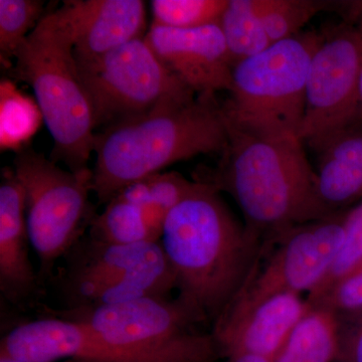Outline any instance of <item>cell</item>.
Wrapping results in <instances>:
<instances>
[{
    "instance_id": "cell-1",
    "label": "cell",
    "mask_w": 362,
    "mask_h": 362,
    "mask_svg": "<svg viewBox=\"0 0 362 362\" xmlns=\"http://www.w3.org/2000/svg\"><path fill=\"white\" fill-rule=\"evenodd\" d=\"M218 192L195 180L169 213L160 239L177 297L214 324L246 283L264 243L238 221Z\"/></svg>"
},
{
    "instance_id": "cell-2",
    "label": "cell",
    "mask_w": 362,
    "mask_h": 362,
    "mask_svg": "<svg viewBox=\"0 0 362 362\" xmlns=\"http://www.w3.org/2000/svg\"><path fill=\"white\" fill-rule=\"evenodd\" d=\"M228 139V121L216 95L164 105L96 132L93 192L100 204H108L124 187L171 164L223 153Z\"/></svg>"
},
{
    "instance_id": "cell-3",
    "label": "cell",
    "mask_w": 362,
    "mask_h": 362,
    "mask_svg": "<svg viewBox=\"0 0 362 362\" xmlns=\"http://www.w3.org/2000/svg\"><path fill=\"white\" fill-rule=\"evenodd\" d=\"M228 133L218 168L197 180L232 195L263 240L337 214L321 201L316 171L298 138L258 137L230 125Z\"/></svg>"
},
{
    "instance_id": "cell-4",
    "label": "cell",
    "mask_w": 362,
    "mask_h": 362,
    "mask_svg": "<svg viewBox=\"0 0 362 362\" xmlns=\"http://www.w3.org/2000/svg\"><path fill=\"white\" fill-rule=\"evenodd\" d=\"M14 59L16 77L33 88L54 140L52 160L74 173L89 168L96 127L62 7L45 14Z\"/></svg>"
},
{
    "instance_id": "cell-5",
    "label": "cell",
    "mask_w": 362,
    "mask_h": 362,
    "mask_svg": "<svg viewBox=\"0 0 362 362\" xmlns=\"http://www.w3.org/2000/svg\"><path fill=\"white\" fill-rule=\"evenodd\" d=\"M320 40V33H299L233 66L223 105L228 125L258 137L299 139L309 66Z\"/></svg>"
},
{
    "instance_id": "cell-6",
    "label": "cell",
    "mask_w": 362,
    "mask_h": 362,
    "mask_svg": "<svg viewBox=\"0 0 362 362\" xmlns=\"http://www.w3.org/2000/svg\"><path fill=\"white\" fill-rule=\"evenodd\" d=\"M59 290L65 309L170 297L175 280L161 243L116 244L83 237L68 254Z\"/></svg>"
},
{
    "instance_id": "cell-7",
    "label": "cell",
    "mask_w": 362,
    "mask_h": 362,
    "mask_svg": "<svg viewBox=\"0 0 362 362\" xmlns=\"http://www.w3.org/2000/svg\"><path fill=\"white\" fill-rule=\"evenodd\" d=\"M89 326L107 341L164 362H214L213 334L199 332V314L176 296L143 297L122 303L49 311Z\"/></svg>"
},
{
    "instance_id": "cell-8",
    "label": "cell",
    "mask_w": 362,
    "mask_h": 362,
    "mask_svg": "<svg viewBox=\"0 0 362 362\" xmlns=\"http://www.w3.org/2000/svg\"><path fill=\"white\" fill-rule=\"evenodd\" d=\"M13 170L25 192L30 245L40 261V280L84 237L93 221L89 195L92 169L74 173L33 150L16 156Z\"/></svg>"
},
{
    "instance_id": "cell-9",
    "label": "cell",
    "mask_w": 362,
    "mask_h": 362,
    "mask_svg": "<svg viewBox=\"0 0 362 362\" xmlns=\"http://www.w3.org/2000/svg\"><path fill=\"white\" fill-rule=\"evenodd\" d=\"M78 66L96 130L197 96L162 64L144 37Z\"/></svg>"
},
{
    "instance_id": "cell-10",
    "label": "cell",
    "mask_w": 362,
    "mask_h": 362,
    "mask_svg": "<svg viewBox=\"0 0 362 362\" xmlns=\"http://www.w3.org/2000/svg\"><path fill=\"white\" fill-rule=\"evenodd\" d=\"M341 23L321 33L309 66L299 140L315 151L358 121L362 28L343 2Z\"/></svg>"
},
{
    "instance_id": "cell-11",
    "label": "cell",
    "mask_w": 362,
    "mask_h": 362,
    "mask_svg": "<svg viewBox=\"0 0 362 362\" xmlns=\"http://www.w3.org/2000/svg\"><path fill=\"white\" fill-rule=\"evenodd\" d=\"M344 218L345 214H333L264 240L246 283L225 311L247 308L282 293L308 296L341 246Z\"/></svg>"
},
{
    "instance_id": "cell-12",
    "label": "cell",
    "mask_w": 362,
    "mask_h": 362,
    "mask_svg": "<svg viewBox=\"0 0 362 362\" xmlns=\"http://www.w3.org/2000/svg\"><path fill=\"white\" fill-rule=\"evenodd\" d=\"M0 357L30 362H164L107 341L89 326L52 316L21 323L0 341Z\"/></svg>"
},
{
    "instance_id": "cell-13",
    "label": "cell",
    "mask_w": 362,
    "mask_h": 362,
    "mask_svg": "<svg viewBox=\"0 0 362 362\" xmlns=\"http://www.w3.org/2000/svg\"><path fill=\"white\" fill-rule=\"evenodd\" d=\"M144 40L162 64L197 96L232 90L233 66L220 23L190 30L151 25Z\"/></svg>"
},
{
    "instance_id": "cell-14",
    "label": "cell",
    "mask_w": 362,
    "mask_h": 362,
    "mask_svg": "<svg viewBox=\"0 0 362 362\" xmlns=\"http://www.w3.org/2000/svg\"><path fill=\"white\" fill-rule=\"evenodd\" d=\"M308 310L306 298L282 293L247 308L223 312L211 334L220 356L252 354L273 362Z\"/></svg>"
},
{
    "instance_id": "cell-15",
    "label": "cell",
    "mask_w": 362,
    "mask_h": 362,
    "mask_svg": "<svg viewBox=\"0 0 362 362\" xmlns=\"http://www.w3.org/2000/svg\"><path fill=\"white\" fill-rule=\"evenodd\" d=\"M61 7L70 25L78 64L101 58L146 35L142 0H66Z\"/></svg>"
},
{
    "instance_id": "cell-16",
    "label": "cell",
    "mask_w": 362,
    "mask_h": 362,
    "mask_svg": "<svg viewBox=\"0 0 362 362\" xmlns=\"http://www.w3.org/2000/svg\"><path fill=\"white\" fill-rule=\"evenodd\" d=\"M30 245L25 192L13 168H4L0 185V291L11 304L25 303L39 288Z\"/></svg>"
},
{
    "instance_id": "cell-17",
    "label": "cell",
    "mask_w": 362,
    "mask_h": 362,
    "mask_svg": "<svg viewBox=\"0 0 362 362\" xmlns=\"http://www.w3.org/2000/svg\"><path fill=\"white\" fill-rule=\"evenodd\" d=\"M362 123L331 137L318 152V192L331 213L362 199Z\"/></svg>"
},
{
    "instance_id": "cell-18",
    "label": "cell",
    "mask_w": 362,
    "mask_h": 362,
    "mask_svg": "<svg viewBox=\"0 0 362 362\" xmlns=\"http://www.w3.org/2000/svg\"><path fill=\"white\" fill-rule=\"evenodd\" d=\"M338 349L337 316L327 309L309 306L273 362H335Z\"/></svg>"
},
{
    "instance_id": "cell-19",
    "label": "cell",
    "mask_w": 362,
    "mask_h": 362,
    "mask_svg": "<svg viewBox=\"0 0 362 362\" xmlns=\"http://www.w3.org/2000/svg\"><path fill=\"white\" fill-rule=\"evenodd\" d=\"M220 28L233 66L273 45L255 11L252 0H228Z\"/></svg>"
},
{
    "instance_id": "cell-20",
    "label": "cell",
    "mask_w": 362,
    "mask_h": 362,
    "mask_svg": "<svg viewBox=\"0 0 362 362\" xmlns=\"http://www.w3.org/2000/svg\"><path fill=\"white\" fill-rule=\"evenodd\" d=\"M90 237L116 244L160 242L152 232L142 209L120 195H115L103 213L94 216Z\"/></svg>"
},
{
    "instance_id": "cell-21",
    "label": "cell",
    "mask_w": 362,
    "mask_h": 362,
    "mask_svg": "<svg viewBox=\"0 0 362 362\" xmlns=\"http://www.w3.org/2000/svg\"><path fill=\"white\" fill-rule=\"evenodd\" d=\"M272 44L299 35L321 11L338 7V2L321 0H252Z\"/></svg>"
},
{
    "instance_id": "cell-22",
    "label": "cell",
    "mask_w": 362,
    "mask_h": 362,
    "mask_svg": "<svg viewBox=\"0 0 362 362\" xmlns=\"http://www.w3.org/2000/svg\"><path fill=\"white\" fill-rule=\"evenodd\" d=\"M228 0H152V25L190 30L220 23Z\"/></svg>"
},
{
    "instance_id": "cell-23",
    "label": "cell",
    "mask_w": 362,
    "mask_h": 362,
    "mask_svg": "<svg viewBox=\"0 0 362 362\" xmlns=\"http://www.w3.org/2000/svg\"><path fill=\"white\" fill-rule=\"evenodd\" d=\"M40 0H0V52L1 59L16 57L26 37L45 16Z\"/></svg>"
},
{
    "instance_id": "cell-24",
    "label": "cell",
    "mask_w": 362,
    "mask_h": 362,
    "mask_svg": "<svg viewBox=\"0 0 362 362\" xmlns=\"http://www.w3.org/2000/svg\"><path fill=\"white\" fill-rule=\"evenodd\" d=\"M362 263V199L349 213L345 214L344 235L341 246L331 264L329 270L318 287L306 296L310 304L323 296L340 279Z\"/></svg>"
},
{
    "instance_id": "cell-25",
    "label": "cell",
    "mask_w": 362,
    "mask_h": 362,
    "mask_svg": "<svg viewBox=\"0 0 362 362\" xmlns=\"http://www.w3.org/2000/svg\"><path fill=\"white\" fill-rule=\"evenodd\" d=\"M308 305L327 309L337 316L362 311V263L340 279L323 296Z\"/></svg>"
},
{
    "instance_id": "cell-26",
    "label": "cell",
    "mask_w": 362,
    "mask_h": 362,
    "mask_svg": "<svg viewBox=\"0 0 362 362\" xmlns=\"http://www.w3.org/2000/svg\"><path fill=\"white\" fill-rule=\"evenodd\" d=\"M337 318L339 349L335 362H362V311Z\"/></svg>"
},
{
    "instance_id": "cell-27",
    "label": "cell",
    "mask_w": 362,
    "mask_h": 362,
    "mask_svg": "<svg viewBox=\"0 0 362 362\" xmlns=\"http://www.w3.org/2000/svg\"><path fill=\"white\" fill-rule=\"evenodd\" d=\"M350 8L358 18L359 23L362 28V1L350 2ZM358 121L362 123V64L361 71V80H359V108H358Z\"/></svg>"
},
{
    "instance_id": "cell-28",
    "label": "cell",
    "mask_w": 362,
    "mask_h": 362,
    "mask_svg": "<svg viewBox=\"0 0 362 362\" xmlns=\"http://www.w3.org/2000/svg\"><path fill=\"white\" fill-rule=\"evenodd\" d=\"M228 362H272L264 357L252 356V354H238L228 357Z\"/></svg>"
},
{
    "instance_id": "cell-29",
    "label": "cell",
    "mask_w": 362,
    "mask_h": 362,
    "mask_svg": "<svg viewBox=\"0 0 362 362\" xmlns=\"http://www.w3.org/2000/svg\"><path fill=\"white\" fill-rule=\"evenodd\" d=\"M0 362H30V361H18V359L8 358V357H0ZM64 362H97V361H84V359H66V361H64Z\"/></svg>"
}]
</instances>
